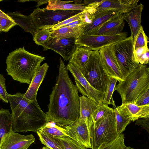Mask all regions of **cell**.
Returning a JSON list of instances; mask_svg holds the SVG:
<instances>
[{"mask_svg": "<svg viewBox=\"0 0 149 149\" xmlns=\"http://www.w3.org/2000/svg\"><path fill=\"white\" fill-rule=\"evenodd\" d=\"M51 32L46 28L38 29L33 36V40L37 45L42 46L51 38Z\"/></svg>", "mask_w": 149, "mask_h": 149, "instance_id": "1f68e13d", "label": "cell"}, {"mask_svg": "<svg viewBox=\"0 0 149 149\" xmlns=\"http://www.w3.org/2000/svg\"><path fill=\"white\" fill-rule=\"evenodd\" d=\"M122 14L120 12L110 11L95 12L91 22L84 26L83 34L94 35L107 22Z\"/></svg>", "mask_w": 149, "mask_h": 149, "instance_id": "2e32d148", "label": "cell"}, {"mask_svg": "<svg viewBox=\"0 0 149 149\" xmlns=\"http://www.w3.org/2000/svg\"><path fill=\"white\" fill-rule=\"evenodd\" d=\"M11 113L8 109H0V147L4 137L12 130Z\"/></svg>", "mask_w": 149, "mask_h": 149, "instance_id": "484cf974", "label": "cell"}, {"mask_svg": "<svg viewBox=\"0 0 149 149\" xmlns=\"http://www.w3.org/2000/svg\"><path fill=\"white\" fill-rule=\"evenodd\" d=\"M138 0H104L95 9V12L114 11L127 13L137 5Z\"/></svg>", "mask_w": 149, "mask_h": 149, "instance_id": "9a60e30c", "label": "cell"}, {"mask_svg": "<svg viewBox=\"0 0 149 149\" xmlns=\"http://www.w3.org/2000/svg\"><path fill=\"white\" fill-rule=\"evenodd\" d=\"M116 118L117 129L118 134L122 133L127 125L131 122L130 120L118 107L113 109Z\"/></svg>", "mask_w": 149, "mask_h": 149, "instance_id": "f546056e", "label": "cell"}, {"mask_svg": "<svg viewBox=\"0 0 149 149\" xmlns=\"http://www.w3.org/2000/svg\"><path fill=\"white\" fill-rule=\"evenodd\" d=\"M143 5L140 3L128 13H125L124 20L128 23L131 32V35L135 38L140 28L141 15Z\"/></svg>", "mask_w": 149, "mask_h": 149, "instance_id": "ffe728a7", "label": "cell"}, {"mask_svg": "<svg viewBox=\"0 0 149 149\" xmlns=\"http://www.w3.org/2000/svg\"><path fill=\"white\" fill-rule=\"evenodd\" d=\"M76 10H48L37 7L29 15L32 18L36 29L50 27L81 12Z\"/></svg>", "mask_w": 149, "mask_h": 149, "instance_id": "ba28073f", "label": "cell"}, {"mask_svg": "<svg viewBox=\"0 0 149 149\" xmlns=\"http://www.w3.org/2000/svg\"><path fill=\"white\" fill-rule=\"evenodd\" d=\"M93 120L86 119L74 122L64 127L68 136L85 146L91 148L90 129Z\"/></svg>", "mask_w": 149, "mask_h": 149, "instance_id": "8fae6325", "label": "cell"}, {"mask_svg": "<svg viewBox=\"0 0 149 149\" xmlns=\"http://www.w3.org/2000/svg\"><path fill=\"white\" fill-rule=\"evenodd\" d=\"M111 45L99 50L106 75L114 78L119 82L124 80L113 54Z\"/></svg>", "mask_w": 149, "mask_h": 149, "instance_id": "4fadbf2b", "label": "cell"}, {"mask_svg": "<svg viewBox=\"0 0 149 149\" xmlns=\"http://www.w3.org/2000/svg\"><path fill=\"white\" fill-rule=\"evenodd\" d=\"M76 39L73 37L61 39L51 38L42 47L44 51L52 50L61 56L65 61H68L78 47L76 44Z\"/></svg>", "mask_w": 149, "mask_h": 149, "instance_id": "7c38bea8", "label": "cell"}, {"mask_svg": "<svg viewBox=\"0 0 149 149\" xmlns=\"http://www.w3.org/2000/svg\"><path fill=\"white\" fill-rule=\"evenodd\" d=\"M5 84V79L3 75L0 74V99L4 102L8 103Z\"/></svg>", "mask_w": 149, "mask_h": 149, "instance_id": "f35d334b", "label": "cell"}, {"mask_svg": "<svg viewBox=\"0 0 149 149\" xmlns=\"http://www.w3.org/2000/svg\"><path fill=\"white\" fill-rule=\"evenodd\" d=\"M125 149H135L130 146H126Z\"/></svg>", "mask_w": 149, "mask_h": 149, "instance_id": "ee69618b", "label": "cell"}, {"mask_svg": "<svg viewBox=\"0 0 149 149\" xmlns=\"http://www.w3.org/2000/svg\"><path fill=\"white\" fill-rule=\"evenodd\" d=\"M66 68L74 77L78 90L82 95L93 99L98 105L103 103L104 92L93 88L84 77L76 64L69 61Z\"/></svg>", "mask_w": 149, "mask_h": 149, "instance_id": "30bf717a", "label": "cell"}, {"mask_svg": "<svg viewBox=\"0 0 149 149\" xmlns=\"http://www.w3.org/2000/svg\"><path fill=\"white\" fill-rule=\"evenodd\" d=\"M42 149H50L48 147H47L46 146L43 147Z\"/></svg>", "mask_w": 149, "mask_h": 149, "instance_id": "f6af8a7d", "label": "cell"}, {"mask_svg": "<svg viewBox=\"0 0 149 149\" xmlns=\"http://www.w3.org/2000/svg\"><path fill=\"white\" fill-rule=\"evenodd\" d=\"M149 88V68L140 64L129 74L124 80L119 82L115 90L120 94L122 104L133 103Z\"/></svg>", "mask_w": 149, "mask_h": 149, "instance_id": "277c9868", "label": "cell"}, {"mask_svg": "<svg viewBox=\"0 0 149 149\" xmlns=\"http://www.w3.org/2000/svg\"><path fill=\"white\" fill-rule=\"evenodd\" d=\"M35 141L32 134L22 135L13 130L4 137L0 149H27Z\"/></svg>", "mask_w": 149, "mask_h": 149, "instance_id": "5bb4252c", "label": "cell"}, {"mask_svg": "<svg viewBox=\"0 0 149 149\" xmlns=\"http://www.w3.org/2000/svg\"><path fill=\"white\" fill-rule=\"evenodd\" d=\"M127 36L125 32L115 35L82 34L77 39L76 44L78 47H85L92 51L99 50L102 47L122 40Z\"/></svg>", "mask_w": 149, "mask_h": 149, "instance_id": "9c48e42d", "label": "cell"}, {"mask_svg": "<svg viewBox=\"0 0 149 149\" xmlns=\"http://www.w3.org/2000/svg\"><path fill=\"white\" fill-rule=\"evenodd\" d=\"M86 13V9L81 11L77 14L73 16L63 22L50 27H46L42 28H46L51 31L64 26L67 24L78 20L83 18L85 16Z\"/></svg>", "mask_w": 149, "mask_h": 149, "instance_id": "836d02e7", "label": "cell"}, {"mask_svg": "<svg viewBox=\"0 0 149 149\" xmlns=\"http://www.w3.org/2000/svg\"><path fill=\"white\" fill-rule=\"evenodd\" d=\"M79 120L88 119L93 120L92 115L98 104L93 99L82 95L79 97Z\"/></svg>", "mask_w": 149, "mask_h": 149, "instance_id": "7402d4cb", "label": "cell"}, {"mask_svg": "<svg viewBox=\"0 0 149 149\" xmlns=\"http://www.w3.org/2000/svg\"><path fill=\"white\" fill-rule=\"evenodd\" d=\"M73 2V1H63L59 0H49L46 8L48 10H76L81 11L87 9L83 3H69Z\"/></svg>", "mask_w": 149, "mask_h": 149, "instance_id": "cb8c5ba5", "label": "cell"}, {"mask_svg": "<svg viewBox=\"0 0 149 149\" xmlns=\"http://www.w3.org/2000/svg\"><path fill=\"white\" fill-rule=\"evenodd\" d=\"M53 123V122H48L39 130L47 134L57 138L68 136L64 127L58 126L54 123Z\"/></svg>", "mask_w": 149, "mask_h": 149, "instance_id": "83f0119b", "label": "cell"}, {"mask_svg": "<svg viewBox=\"0 0 149 149\" xmlns=\"http://www.w3.org/2000/svg\"><path fill=\"white\" fill-rule=\"evenodd\" d=\"M85 24L65 26L50 31L51 38L61 39L75 38L77 39L83 34V29Z\"/></svg>", "mask_w": 149, "mask_h": 149, "instance_id": "44dd1931", "label": "cell"}, {"mask_svg": "<svg viewBox=\"0 0 149 149\" xmlns=\"http://www.w3.org/2000/svg\"><path fill=\"white\" fill-rule=\"evenodd\" d=\"M148 38L141 26L136 37L134 38L133 51L136 49L148 46Z\"/></svg>", "mask_w": 149, "mask_h": 149, "instance_id": "e575fe53", "label": "cell"}, {"mask_svg": "<svg viewBox=\"0 0 149 149\" xmlns=\"http://www.w3.org/2000/svg\"><path fill=\"white\" fill-rule=\"evenodd\" d=\"M149 49L148 46L139 47L133 51L134 58V61L139 63V59L142 54Z\"/></svg>", "mask_w": 149, "mask_h": 149, "instance_id": "ab89813d", "label": "cell"}, {"mask_svg": "<svg viewBox=\"0 0 149 149\" xmlns=\"http://www.w3.org/2000/svg\"><path fill=\"white\" fill-rule=\"evenodd\" d=\"M108 105L102 103L98 105L94 111L92 116L93 123H95L101 118L107 112L112 109Z\"/></svg>", "mask_w": 149, "mask_h": 149, "instance_id": "8d00e7d4", "label": "cell"}, {"mask_svg": "<svg viewBox=\"0 0 149 149\" xmlns=\"http://www.w3.org/2000/svg\"><path fill=\"white\" fill-rule=\"evenodd\" d=\"M131 121L149 118V105L137 106L132 103L122 104L118 107Z\"/></svg>", "mask_w": 149, "mask_h": 149, "instance_id": "ac0fdd59", "label": "cell"}, {"mask_svg": "<svg viewBox=\"0 0 149 149\" xmlns=\"http://www.w3.org/2000/svg\"><path fill=\"white\" fill-rule=\"evenodd\" d=\"M49 66L45 63L39 66L36 70L27 91L24 96L28 100L33 101L37 100L38 89L44 80Z\"/></svg>", "mask_w": 149, "mask_h": 149, "instance_id": "e0dca14e", "label": "cell"}, {"mask_svg": "<svg viewBox=\"0 0 149 149\" xmlns=\"http://www.w3.org/2000/svg\"><path fill=\"white\" fill-rule=\"evenodd\" d=\"M149 49L143 53L140 57L139 63L141 65H145L149 63Z\"/></svg>", "mask_w": 149, "mask_h": 149, "instance_id": "b9f144b4", "label": "cell"}, {"mask_svg": "<svg viewBox=\"0 0 149 149\" xmlns=\"http://www.w3.org/2000/svg\"><path fill=\"white\" fill-rule=\"evenodd\" d=\"M16 25V24L10 17L0 9V30L1 32H8Z\"/></svg>", "mask_w": 149, "mask_h": 149, "instance_id": "d6a6232c", "label": "cell"}, {"mask_svg": "<svg viewBox=\"0 0 149 149\" xmlns=\"http://www.w3.org/2000/svg\"><path fill=\"white\" fill-rule=\"evenodd\" d=\"M90 132L92 149H97L102 143L115 139L119 134L113 109L107 112L96 122H93Z\"/></svg>", "mask_w": 149, "mask_h": 149, "instance_id": "5b68a950", "label": "cell"}, {"mask_svg": "<svg viewBox=\"0 0 149 149\" xmlns=\"http://www.w3.org/2000/svg\"><path fill=\"white\" fill-rule=\"evenodd\" d=\"M1 31L0 30V33H1Z\"/></svg>", "mask_w": 149, "mask_h": 149, "instance_id": "bcb514c9", "label": "cell"}, {"mask_svg": "<svg viewBox=\"0 0 149 149\" xmlns=\"http://www.w3.org/2000/svg\"><path fill=\"white\" fill-rule=\"evenodd\" d=\"M12 113L13 130L16 132L31 131L36 133L48 122L46 113L42 111L37 100L30 101L24 94L8 93Z\"/></svg>", "mask_w": 149, "mask_h": 149, "instance_id": "7a4b0ae2", "label": "cell"}, {"mask_svg": "<svg viewBox=\"0 0 149 149\" xmlns=\"http://www.w3.org/2000/svg\"><path fill=\"white\" fill-rule=\"evenodd\" d=\"M58 138L65 149H87L85 146L68 136Z\"/></svg>", "mask_w": 149, "mask_h": 149, "instance_id": "d590c367", "label": "cell"}, {"mask_svg": "<svg viewBox=\"0 0 149 149\" xmlns=\"http://www.w3.org/2000/svg\"><path fill=\"white\" fill-rule=\"evenodd\" d=\"M135 124L140 126L149 132V118H142L136 120Z\"/></svg>", "mask_w": 149, "mask_h": 149, "instance_id": "60d3db41", "label": "cell"}, {"mask_svg": "<svg viewBox=\"0 0 149 149\" xmlns=\"http://www.w3.org/2000/svg\"><path fill=\"white\" fill-rule=\"evenodd\" d=\"M124 15L123 14L107 22L94 35H115L122 33L125 24Z\"/></svg>", "mask_w": 149, "mask_h": 149, "instance_id": "d6986e66", "label": "cell"}, {"mask_svg": "<svg viewBox=\"0 0 149 149\" xmlns=\"http://www.w3.org/2000/svg\"><path fill=\"white\" fill-rule=\"evenodd\" d=\"M26 32L30 33L33 36L35 34L36 28L31 17L29 16L24 15L19 12H10L7 14Z\"/></svg>", "mask_w": 149, "mask_h": 149, "instance_id": "603a6c76", "label": "cell"}, {"mask_svg": "<svg viewBox=\"0 0 149 149\" xmlns=\"http://www.w3.org/2000/svg\"><path fill=\"white\" fill-rule=\"evenodd\" d=\"M92 52L87 47H78L69 61L76 64L82 72L88 63Z\"/></svg>", "mask_w": 149, "mask_h": 149, "instance_id": "d4e9b609", "label": "cell"}, {"mask_svg": "<svg viewBox=\"0 0 149 149\" xmlns=\"http://www.w3.org/2000/svg\"><path fill=\"white\" fill-rule=\"evenodd\" d=\"M132 103L139 106L149 105V88L146 89Z\"/></svg>", "mask_w": 149, "mask_h": 149, "instance_id": "74e56055", "label": "cell"}, {"mask_svg": "<svg viewBox=\"0 0 149 149\" xmlns=\"http://www.w3.org/2000/svg\"><path fill=\"white\" fill-rule=\"evenodd\" d=\"M118 81L116 79L111 77H109L106 90L104 92V95L102 103L105 104H111L113 108L116 107L114 101L113 97V94L115 91L116 84Z\"/></svg>", "mask_w": 149, "mask_h": 149, "instance_id": "f1b7e54d", "label": "cell"}, {"mask_svg": "<svg viewBox=\"0 0 149 149\" xmlns=\"http://www.w3.org/2000/svg\"><path fill=\"white\" fill-rule=\"evenodd\" d=\"M82 74L96 90L104 92L109 77L106 75L99 50L92 51Z\"/></svg>", "mask_w": 149, "mask_h": 149, "instance_id": "52a82bcc", "label": "cell"}, {"mask_svg": "<svg viewBox=\"0 0 149 149\" xmlns=\"http://www.w3.org/2000/svg\"><path fill=\"white\" fill-rule=\"evenodd\" d=\"M133 42L134 37L131 35L111 45L113 54L124 79L140 64L134 60Z\"/></svg>", "mask_w": 149, "mask_h": 149, "instance_id": "8992f818", "label": "cell"}, {"mask_svg": "<svg viewBox=\"0 0 149 149\" xmlns=\"http://www.w3.org/2000/svg\"><path fill=\"white\" fill-rule=\"evenodd\" d=\"M49 0H36L35 1L37 2V5L36 6L38 7H39L40 5L45 4L47 3H48V2Z\"/></svg>", "mask_w": 149, "mask_h": 149, "instance_id": "7bdbcfd3", "label": "cell"}, {"mask_svg": "<svg viewBox=\"0 0 149 149\" xmlns=\"http://www.w3.org/2000/svg\"><path fill=\"white\" fill-rule=\"evenodd\" d=\"M37 133L41 143L50 149H65L58 139L39 130Z\"/></svg>", "mask_w": 149, "mask_h": 149, "instance_id": "4316f807", "label": "cell"}, {"mask_svg": "<svg viewBox=\"0 0 149 149\" xmlns=\"http://www.w3.org/2000/svg\"><path fill=\"white\" fill-rule=\"evenodd\" d=\"M79 97L78 89L60 57L58 76L49 95L48 111L46 113L48 122L64 127L78 119Z\"/></svg>", "mask_w": 149, "mask_h": 149, "instance_id": "6da1fadb", "label": "cell"}, {"mask_svg": "<svg viewBox=\"0 0 149 149\" xmlns=\"http://www.w3.org/2000/svg\"><path fill=\"white\" fill-rule=\"evenodd\" d=\"M124 140V134H119L115 139L109 142L102 143L97 149H125L126 146Z\"/></svg>", "mask_w": 149, "mask_h": 149, "instance_id": "4dcf8cb0", "label": "cell"}, {"mask_svg": "<svg viewBox=\"0 0 149 149\" xmlns=\"http://www.w3.org/2000/svg\"><path fill=\"white\" fill-rule=\"evenodd\" d=\"M45 57L31 53L23 47L9 53L6 60L8 74L15 81L29 85Z\"/></svg>", "mask_w": 149, "mask_h": 149, "instance_id": "3957f363", "label": "cell"}]
</instances>
